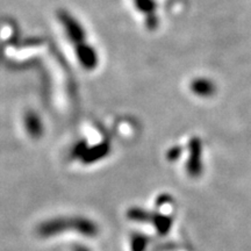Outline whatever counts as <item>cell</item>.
Returning <instances> with one entry per match:
<instances>
[{
    "instance_id": "obj_1",
    "label": "cell",
    "mask_w": 251,
    "mask_h": 251,
    "mask_svg": "<svg viewBox=\"0 0 251 251\" xmlns=\"http://www.w3.org/2000/svg\"><path fill=\"white\" fill-rule=\"evenodd\" d=\"M68 230L76 231L86 237H96L99 234V228L96 222L83 216L55 218L42 222L37 227V234L41 237L56 236Z\"/></svg>"
},
{
    "instance_id": "obj_2",
    "label": "cell",
    "mask_w": 251,
    "mask_h": 251,
    "mask_svg": "<svg viewBox=\"0 0 251 251\" xmlns=\"http://www.w3.org/2000/svg\"><path fill=\"white\" fill-rule=\"evenodd\" d=\"M58 19L64 27L68 39L74 43L75 47L86 42V31L76 18L72 17L67 11H61L58 12Z\"/></svg>"
},
{
    "instance_id": "obj_3",
    "label": "cell",
    "mask_w": 251,
    "mask_h": 251,
    "mask_svg": "<svg viewBox=\"0 0 251 251\" xmlns=\"http://www.w3.org/2000/svg\"><path fill=\"white\" fill-rule=\"evenodd\" d=\"M76 48V55L78 62L87 71H92L98 67L99 57L97 50L90 46L89 43L84 42L75 47Z\"/></svg>"
},
{
    "instance_id": "obj_4",
    "label": "cell",
    "mask_w": 251,
    "mask_h": 251,
    "mask_svg": "<svg viewBox=\"0 0 251 251\" xmlns=\"http://www.w3.org/2000/svg\"><path fill=\"white\" fill-rule=\"evenodd\" d=\"M111 151V147L107 142H102L92 147V148H86L83 155L79 157V159L85 164H92L102 159Z\"/></svg>"
},
{
    "instance_id": "obj_5",
    "label": "cell",
    "mask_w": 251,
    "mask_h": 251,
    "mask_svg": "<svg viewBox=\"0 0 251 251\" xmlns=\"http://www.w3.org/2000/svg\"><path fill=\"white\" fill-rule=\"evenodd\" d=\"M24 125L27 133L31 137H34V139H39L45 133V127H43L42 120H41L39 114H36L33 111L26 113L24 119Z\"/></svg>"
},
{
    "instance_id": "obj_6",
    "label": "cell",
    "mask_w": 251,
    "mask_h": 251,
    "mask_svg": "<svg viewBox=\"0 0 251 251\" xmlns=\"http://www.w3.org/2000/svg\"><path fill=\"white\" fill-rule=\"evenodd\" d=\"M127 218L133 220V221L137 222H147L150 219H152V216L150 215V213L144 211L142 208H137V207H133L129 208L127 212Z\"/></svg>"
},
{
    "instance_id": "obj_7",
    "label": "cell",
    "mask_w": 251,
    "mask_h": 251,
    "mask_svg": "<svg viewBox=\"0 0 251 251\" xmlns=\"http://www.w3.org/2000/svg\"><path fill=\"white\" fill-rule=\"evenodd\" d=\"M148 244L146 236L141 234H134L131 236V251H144Z\"/></svg>"
},
{
    "instance_id": "obj_8",
    "label": "cell",
    "mask_w": 251,
    "mask_h": 251,
    "mask_svg": "<svg viewBox=\"0 0 251 251\" xmlns=\"http://www.w3.org/2000/svg\"><path fill=\"white\" fill-rule=\"evenodd\" d=\"M134 4L136 6L137 11L149 15L152 13L153 8H155V2L152 0H134Z\"/></svg>"
},
{
    "instance_id": "obj_9",
    "label": "cell",
    "mask_w": 251,
    "mask_h": 251,
    "mask_svg": "<svg viewBox=\"0 0 251 251\" xmlns=\"http://www.w3.org/2000/svg\"><path fill=\"white\" fill-rule=\"evenodd\" d=\"M152 220L155 222L157 230L161 231L162 234H165L168 231L169 227H170V220L168 218H164V216H155V218H152Z\"/></svg>"
},
{
    "instance_id": "obj_10",
    "label": "cell",
    "mask_w": 251,
    "mask_h": 251,
    "mask_svg": "<svg viewBox=\"0 0 251 251\" xmlns=\"http://www.w3.org/2000/svg\"><path fill=\"white\" fill-rule=\"evenodd\" d=\"M72 251H90V249L85 246H75Z\"/></svg>"
}]
</instances>
